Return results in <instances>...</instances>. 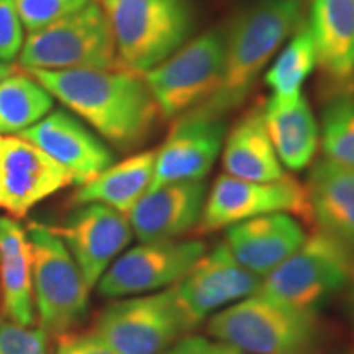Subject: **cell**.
Listing matches in <instances>:
<instances>
[{"mask_svg": "<svg viewBox=\"0 0 354 354\" xmlns=\"http://www.w3.org/2000/svg\"><path fill=\"white\" fill-rule=\"evenodd\" d=\"M25 71L120 151L140 148L162 118L143 74L128 68Z\"/></svg>", "mask_w": 354, "mask_h": 354, "instance_id": "cell-1", "label": "cell"}, {"mask_svg": "<svg viewBox=\"0 0 354 354\" xmlns=\"http://www.w3.org/2000/svg\"><path fill=\"white\" fill-rule=\"evenodd\" d=\"M207 198L205 180L171 183L148 190L128 214L140 243L177 240L197 228Z\"/></svg>", "mask_w": 354, "mask_h": 354, "instance_id": "cell-17", "label": "cell"}, {"mask_svg": "<svg viewBox=\"0 0 354 354\" xmlns=\"http://www.w3.org/2000/svg\"><path fill=\"white\" fill-rule=\"evenodd\" d=\"M69 342L77 349L79 354H117L107 343H104L94 331L82 335L68 333Z\"/></svg>", "mask_w": 354, "mask_h": 354, "instance_id": "cell-32", "label": "cell"}, {"mask_svg": "<svg viewBox=\"0 0 354 354\" xmlns=\"http://www.w3.org/2000/svg\"><path fill=\"white\" fill-rule=\"evenodd\" d=\"M205 251L198 240L140 243L110 264L97 282V290L102 297L123 299L169 289Z\"/></svg>", "mask_w": 354, "mask_h": 354, "instance_id": "cell-11", "label": "cell"}, {"mask_svg": "<svg viewBox=\"0 0 354 354\" xmlns=\"http://www.w3.org/2000/svg\"><path fill=\"white\" fill-rule=\"evenodd\" d=\"M223 145L225 174L253 183H272L286 176L261 109L248 110L228 131Z\"/></svg>", "mask_w": 354, "mask_h": 354, "instance_id": "cell-22", "label": "cell"}, {"mask_svg": "<svg viewBox=\"0 0 354 354\" xmlns=\"http://www.w3.org/2000/svg\"><path fill=\"white\" fill-rule=\"evenodd\" d=\"M305 21L304 0H256L238 13L225 35V71L218 91L185 115L223 118L236 110L279 48Z\"/></svg>", "mask_w": 354, "mask_h": 354, "instance_id": "cell-2", "label": "cell"}, {"mask_svg": "<svg viewBox=\"0 0 354 354\" xmlns=\"http://www.w3.org/2000/svg\"><path fill=\"white\" fill-rule=\"evenodd\" d=\"M225 71V35L209 30L184 43L143 74L165 120H177L218 91Z\"/></svg>", "mask_w": 354, "mask_h": 354, "instance_id": "cell-8", "label": "cell"}, {"mask_svg": "<svg viewBox=\"0 0 354 354\" xmlns=\"http://www.w3.org/2000/svg\"><path fill=\"white\" fill-rule=\"evenodd\" d=\"M307 238L297 218L272 214L227 228L225 245L248 271L266 277L295 253Z\"/></svg>", "mask_w": 354, "mask_h": 354, "instance_id": "cell-19", "label": "cell"}, {"mask_svg": "<svg viewBox=\"0 0 354 354\" xmlns=\"http://www.w3.org/2000/svg\"><path fill=\"white\" fill-rule=\"evenodd\" d=\"M48 335L43 328L0 323V354H48Z\"/></svg>", "mask_w": 354, "mask_h": 354, "instance_id": "cell-29", "label": "cell"}, {"mask_svg": "<svg viewBox=\"0 0 354 354\" xmlns=\"http://www.w3.org/2000/svg\"><path fill=\"white\" fill-rule=\"evenodd\" d=\"M122 63L145 74L187 43L194 32L189 0H97Z\"/></svg>", "mask_w": 354, "mask_h": 354, "instance_id": "cell-4", "label": "cell"}, {"mask_svg": "<svg viewBox=\"0 0 354 354\" xmlns=\"http://www.w3.org/2000/svg\"><path fill=\"white\" fill-rule=\"evenodd\" d=\"M156 151H141L102 171L91 183L79 187L71 201L74 205L104 203L128 215L148 192L153 179Z\"/></svg>", "mask_w": 354, "mask_h": 354, "instance_id": "cell-24", "label": "cell"}, {"mask_svg": "<svg viewBox=\"0 0 354 354\" xmlns=\"http://www.w3.org/2000/svg\"><path fill=\"white\" fill-rule=\"evenodd\" d=\"M317 230L354 250V169L320 159L305 185Z\"/></svg>", "mask_w": 354, "mask_h": 354, "instance_id": "cell-20", "label": "cell"}, {"mask_svg": "<svg viewBox=\"0 0 354 354\" xmlns=\"http://www.w3.org/2000/svg\"><path fill=\"white\" fill-rule=\"evenodd\" d=\"M19 63L21 69L38 71L127 68L97 0L73 15L28 33Z\"/></svg>", "mask_w": 354, "mask_h": 354, "instance_id": "cell-5", "label": "cell"}, {"mask_svg": "<svg viewBox=\"0 0 354 354\" xmlns=\"http://www.w3.org/2000/svg\"><path fill=\"white\" fill-rule=\"evenodd\" d=\"M161 354H243L230 344L201 335H185Z\"/></svg>", "mask_w": 354, "mask_h": 354, "instance_id": "cell-31", "label": "cell"}, {"mask_svg": "<svg viewBox=\"0 0 354 354\" xmlns=\"http://www.w3.org/2000/svg\"><path fill=\"white\" fill-rule=\"evenodd\" d=\"M207 333L243 354H313L320 342L315 310L253 294L212 315Z\"/></svg>", "mask_w": 354, "mask_h": 354, "instance_id": "cell-3", "label": "cell"}, {"mask_svg": "<svg viewBox=\"0 0 354 354\" xmlns=\"http://www.w3.org/2000/svg\"><path fill=\"white\" fill-rule=\"evenodd\" d=\"M261 281L234 259L225 241H220L202 254L172 290L197 328L220 310L256 294Z\"/></svg>", "mask_w": 354, "mask_h": 354, "instance_id": "cell-12", "label": "cell"}, {"mask_svg": "<svg viewBox=\"0 0 354 354\" xmlns=\"http://www.w3.org/2000/svg\"><path fill=\"white\" fill-rule=\"evenodd\" d=\"M24 28L28 33L73 15L92 0H13Z\"/></svg>", "mask_w": 354, "mask_h": 354, "instance_id": "cell-28", "label": "cell"}, {"mask_svg": "<svg viewBox=\"0 0 354 354\" xmlns=\"http://www.w3.org/2000/svg\"><path fill=\"white\" fill-rule=\"evenodd\" d=\"M73 254L88 289L97 286L110 264L133 240L128 216L104 203H84L66 223L53 228Z\"/></svg>", "mask_w": 354, "mask_h": 354, "instance_id": "cell-14", "label": "cell"}, {"mask_svg": "<svg viewBox=\"0 0 354 354\" xmlns=\"http://www.w3.org/2000/svg\"><path fill=\"white\" fill-rule=\"evenodd\" d=\"M0 289L3 312L12 322H35L33 261L28 233L13 216L0 215Z\"/></svg>", "mask_w": 354, "mask_h": 354, "instance_id": "cell-21", "label": "cell"}, {"mask_svg": "<svg viewBox=\"0 0 354 354\" xmlns=\"http://www.w3.org/2000/svg\"><path fill=\"white\" fill-rule=\"evenodd\" d=\"M227 125L223 118L184 115L177 118L154 158L148 190L165 184L203 180L223 148Z\"/></svg>", "mask_w": 354, "mask_h": 354, "instance_id": "cell-15", "label": "cell"}, {"mask_svg": "<svg viewBox=\"0 0 354 354\" xmlns=\"http://www.w3.org/2000/svg\"><path fill=\"white\" fill-rule=\"evenodd\" d=\"M322 148L325 159L354 169L353 94L328 97L322 113Z\"/></svg>", "mask_w": 354, "mask_h": 354, "instance_id": "cell-27", "label": "cell"}, {"mask_svg": "<svg viewBox=\"0 0 354 354\" xmlns=\"http://www.w3.org/2000/svg\"><path fill=\"white\" fill-rule=\"evenodd\" d=\"M354 250L315 230L302 246L263 277L256 294L300 310H315L348 286Z\"/></svg>", "mask_w": 354, "mask_h": 354, "instance_id": "cell-6", "label": "cell"}, {"mask_svg": "<svg viewBox=\"0 0 354 354\" xmlns=\"http://www.w3.org/2000/svg\"><path fill=\"white\" fill-rule=\"evenodd\" d=\"M348 308H349V317H351L353 325H354V261H353V268H351V274H349V281H348Z\"/></svg>", "mask_w": 354, "mask_h": 354, "instance_id": "cell-33", "label": "cell"}, {"mask_svg": "<svg viewBox=\"0 0 354 354\" xmlns=\"http://www.w3.org/2000/svg\"><path fill=\"white\" fill-rule=\"evenodd\" d=\"M194 330L169 287L107 305L94 333L117 354H161Z\"/></svg>", "mask_w": 354, "mask_h": 354, "instance_id": "cell-9", "label": "cell"}, {"mask_svg": "<svg viewBox=\"0 0 354 354\" xmlns=\"http://www.w3.org/2000/svg\"><path fill=\"white\" fill-rule=\"evenodd\" d=\"M308 26L328 95L353 94L354 0H312Z\"/></svg>", "mask_w": 354, "mask_h": 354, "instance_id": "cell-18", "label": "cell"}, {"mask_svg": "<svg viewBox=\"0 0 354 354\" xmlns=\"http://www.w3.org/2000/svg\"><path fill=\"white\" fill-rule=\"evenodd\" d=\"M264 122L276 154L287 169L302 171L315 158L320 131L310 104L300 95L294 104L277 105L268 100Z\"/></svg>", "mask_w": 354, "mask_h": 354, "instance_id": "cell-23", "label": "cell"}, {"mask_svg": "<svg viewBox=\"0 0 354 354\" xmlns=\"http://www.w3.org/2000/svg\"><path fill=\"white\" fill-rule=\"evenodd\" d=\"M19 136L46 153L79 187L91 183L115 162L107 145L63 109L51 110L41 120L19 133Z\"/></svg>", "mask_w": 354, "mask_h": 354, "instance_id": "cell-16", "label": "cell"}, {"mask_svg": "<svg viewBox=\"0 0 354 354\" xmlns=\"http://www.w3.org/2000/svg\"><path fill=\"white\" fill-rule=\"evenodd\" d=\"M317 66V46L308 21L289 38L281 55L266 73L264 81L272 91L269 100L277 105L294 104L299 99L302 84Z\"/></svg>", "mask_w": 354, "mask_h": 354, "instance_id": "cell-26", "label": "cell"}, {"mask_svg": "<svg viewBox=\"0 0 354 354\" xmlns=\"http://www.w3.org/2000/svg\"><path fill=\"white\" fill-rule=\"evenodd\" d=\"M272 214H289L310 220L305 185L287 174L272 183H253L221 174L207 194L197 232H218Z\"/></svg>", "mask_w": 354, "mask_h": 354, "instance_id": "cell-10", "label": "cell"}, {"mask_svg": "<svg viewBox=\"0 0 354 354\" xmlns=\"http://www.w3.org/2000/svg\"><path fill=\"white\" fill-rule=\"evenodd\" d=\"M24 24L13 0H0V61L13 63L25 41Z\"/></svg>", "mask_w": 354, "mask_h": 354, "instance_id": "cell-30", "label": "cell"}, {"mask_svg": "<svg viewBox=\"0 0 354 354\" xmlns=\"http://www.w3.org/2000/svg\"><path fill=\"white\" fill-rule=\"evenodd\" d=\"M19 69L13 63H3V61H0V81L2 79H6L7 76H10L12 73H15V71Z\"/></svg>", "mask_w": 354, "mask_h": 354, "instance_id": "cell-35", "label": "cell"}, {"mask_svg": "<svg viewBox=\"0 0 354 354\" xmlns=\"http://www.w3.org/2000/svg\"><path fill=\"white\" fill-rule=\"evenodd\" d=\"M56 354H79L77 349L73 346V343L69 342L68 335L59 336V343H57Z\"/></svg>", "mask_w": 354, "mask_h": 354, "instance_id": "cell-34", "label": "cell"}, {"mask_svg": "<svg viewBox=\"0 0 354 354\" xmlns=\"http://www.w3.org/2000/svg\"><path fill=\"white\" fill-rule=\"evenodd\" d=\"M73 179L38 146L19 135H0V210L21 218Z\"/></svg>", "mask_w": 354, "mask_h": 354, "instance_id": "cell-13", "label": "cell"}, {"mask_svg": "<svg viewBox=\"0 0 354 354\" xmlns=\"http://www.w3.org/2000/svg\"><path fill=\"white\" fill-rule=\"evenodd\" d=\"M55 99L25 69L0 81V135H19L46 117Z\"/></svg>", "mask_w": 354, "mask_h": 354, "instance_id": "cell-25", "label": "cell"}, {"mask_svg": "<svg viewBox=\"0 0 354 354\" xmlns=\"http://www.w3.org/2000/svg\"><path fill=\"white\" fill-rule=\"evenodd\" d=\"M26 233L32 246L33 299L39 313V328L59 338L86 315L91 289L53 227L30 223Z\"/></svg>", "mask_w": 354, "mask_h": 354, "instance_id": "cell-7", "label": "cell"}]
</instances>
